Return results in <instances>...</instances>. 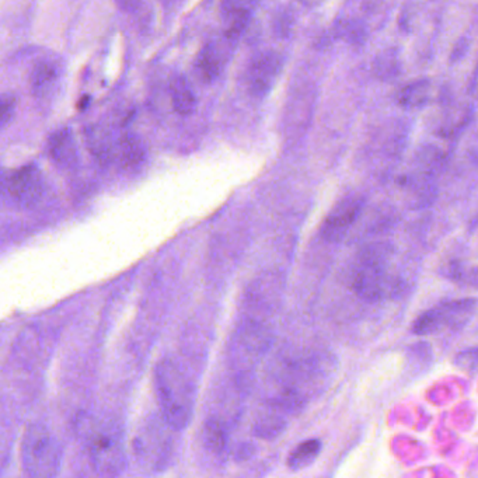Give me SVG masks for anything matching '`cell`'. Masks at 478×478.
<instances>
[{"mask_svg":"<svg viewBox=\"0 0 478 478\" xmlns=\"http://www.w3.org/2000/svg\"><path fill=\"white\" fill-rule=\"evenodd\" d=\"M76 434L100 475H118L123 471V434L115 422L83 413L76 420Z\"/></svg>","mask_w":478,"mask_h":478,"instance_id":"cell-1","label":"cell"},{"mask_svg":"<svg viewBox=\"0 0 478 478\" xmlns=\"http://www.w3.org/2000/svg\"><path fill=\"white\" fill-rule=\"evenodd\" d=\"M156 384L164 421L176 431L184 429L194 413L189 382L171 361H162L156 368Z\"/></svg>","mask_w":478,"mask_h":478,"instance_id":"cell-2","label":"cell"},{"mask_svg":"<svg viewBox=\"0 0 478 478\" xmlns=\"http://www.w3.org/2000/svg\"><path fill=\"white\" fill-rule=\"evenodd\" d=\"M22 460L30 477H55L60 470L62 446L46 427L34 424L24 434Z\"/></svg>","mask_w":478,"mask_h":478,"instance_id":"cell-3","label":"cell"},{"mask_svg":"<svg viewBox=\"0 0 478 478\" xmlns=\"http://www.w3.org/2000/svg\"><path fill=\"white\" fill-rule=\"evenodd\" d=\"M389 259V247L384 246H372L361 254L354 271L352 289L362 300L375 303L386 296L390 287Z\"/></svg>","mask_w":478,"mask_h":478,"instance_id":"cell-4","label":"cell"},{"mask_svg":"<svg viewBox=\"0 0 478 478\" xmlns=\"http://www.w3.org/2000/svg\"><path fill=\"white\" fill-rule=\"evenodd\" d=\"M477 302L474 299H460L441 303L422 313L413 324L416 335L438 334L442 330H457L463 327L474 314Z\"/></svg>","mask_w":478,"mask_h":478,"instance_id":"cell-5","label":"cell"},{"mask_svg":"<svg viewBox=\"0 0 478 478\" xmlns=\"http://www.w3.org/2000/svg\"><path fill=\"white\" fill-rule=\"evenodd\" d=\"M282 69V56L277 52H264L253 59L248 67V89L255 97H264L277 82Z\"/></svg>","mask_w":478,"mask_h":478,"instance_id":"cell-6","label":"cell"},{"mask_svg":"<svg viewBox=\"0 0 478 478\" xmlns=\"http://www.w3.org/2000/svg\"><path fill=\"white\" fill-rule=\"evenodd\" d=\"M10 196L23 207H33L44 194V180L35 166L13 171L5 182Z\"/></svg>","mask_w":478,"mask_h":478,"instance_id":"cell-7","label":"cell"},{"mask_svg":"<svg viewBox=\"0 0 478 478\" xmlns=\"http://www.w3.org/2000/svg\"><path fill=\"white\" fill-rule=\"evenodd\" d=\"M364 202L359 198H347L341 200L323 223L321 234L328 241L343 239L362 212Z\"/></svg>","mask_w":478,"mask_h":478,"instance_id":"cell-8","label":"cell"},{"mask_svg":"<svg viewBox=\"0 0 478 478\" xmlns=\"http://www.w3.org/2000/svg\"><path fill=\"white\" fill-rule=\"evenodd\" d=\"M49 155L52 160L62 166V167H71L78 162V152L76 145L74 142L72 133L67 129H62L52 135L49 139Z\"/></svg>","mask_w":478,"mask_h":478,"instance_id":"cell-9","label":"cell"},{"mask_svg":"<svg viewBox=\"0 0 478 478\" xmlns=\"http://www.w3.org/2000/svg\"><path fill=\"white\" fill-rule=\"evenodd\" d=\"M119 163L126 170H135L144 164L146 159V146L139 136L126 133L123 135L119 145Z\"/></svg>","mask_w":478,"mask_h":478,"instance_id":"cell-10","label":"cell"},{"mask_svg":"<svg viewBox=\"0 0 478 478\" xmlns=\"http://www.w3.org/2000/svg\"><path fill=\"white\" fill-rule=\"evenodd\" d=\"M60 78V67L53 60L40 62L31 76L33 93L38 97H46L56 86Z\"/></svg>","mask_w":478,"mask_h":478,"instance_id":"cell-11","label":"cell"},{"mask_svg":"<svg viewBox=\"0 0 478 478\" xmlns=\"http://www.w3.org/2000/svg\"><path fill=\"white\" fill-rule=\"evenodd\" d=\"M222 66V52L218 49L216 45H207L196 58L195 72L200 80L212 82L219 76Z\"/></svg>","mask_w":478,"mask_h":478,"instance_id":"cell-12","label":"cell"},{"mask_svg":"<svg viewBox=\"0 0 478 478\" xmlns=\"http://www.w3.org/2000/svg\"><path fill=\"white\" fill-rule=\"evenodd\" d=\"M170 97L174 110L181 115H189L195 111L196 97L191 85L184 76H177L170 85Z\"/></svg>","mask_w":478,"mask_h":478,"instance_id":"cell-13","label":"cell"},{"mask_svg":"<svg viewBox=\"0 0 478 478\" xmlns=\"http://www.w3.org/2000/svg\"><path fill=\"white\" fill-rule=\"evenodd\" d=\"M321 452V442L318 439H309L300 443L289 456L288 466L292 470H302L310 466Z\"/></svg>","mask_w":478,"mask_h":478,"instance_id":"cell-14","label":"cell"},{"mask_svg":"<svg viewBox=\"0 0 478 478\" xmlns=\"http://www.w3.org/2000/svg\"><path fill=\"white\" fill-rule=\"evenodd\" d=\"M428 90H429V85L427 82L413 83L401 90L398 101L404 107L421 105L428 97Z\"/></svg>","mask_w":478,"mask_h":478,"instance_id":"cell-15","label":"cell"},{"mask_svg":"<svg viewBox=\"0 0 478 478\" xmlns=\"http://www.w3.org/2000/svg\"><path fill=\"white\" fill-rule=\"evenodd\" d=\"M203 439L205 445L212 452H221L226 446L225 429L216 421H210L205 427Z\"/></svg>","mask_w":478,"mask_h":478,"instance_id":"cell-16","label":"cell"},{"mask_svg":"<svg viewBox=\"0 0 478 478\" xmlns=\"http://www.w3.org/2000/svg\"><path fill=\"white\" fill-rule=\"evenodd\" d=\"M454 365L466 372L478 373V347L460 351L454 358Z\"/></svg>","mask_w":478,"mask_h":478,"instance_id":"cell-17","label":"cell"},{"mask_svg":"<svg viewBox=\"0 0 478 478\" xmlns=\"http://www.w3.org/2000/svg\"><path fill=\"white\" fill-rule=\"evenodd\" d=\"M259 3V0H223L222 12L225 17L240 12H253V9Z\"/></svg>","mask_w":478,"mask_h":478,"instance_id":"cell-18","label":"cell"},{"mask_svg":"<svg viewBox=\"0 0 478 478\" xmlns=\"http://www.w3.org/2000/svg\"><path fill=\"white\" fill-rule=\"evenodd\" d=\"M457 284H463V285H467V287L478 288V266L471 268V269H468V271H466V269L463 268L461 274H460V277H459Z\"/></svg>","mask_w":478,"mask_h":478,"instance_id":"cell-19","label":"cell"},{"mask_svg":"<svg viewBox=\"0 0 478 478\" xmlns=\"http://www.w3.org/2000/svg\"><path fill=\"white\" fill-rule=\"evenodd\" d=\"M15 99L12 96H5L2 100V125L6 126L15 112Z\"/></svg>","mask_w":478,"mask_h":478,"instance_id":"cell-20","label":"cell"}]
</instances>
